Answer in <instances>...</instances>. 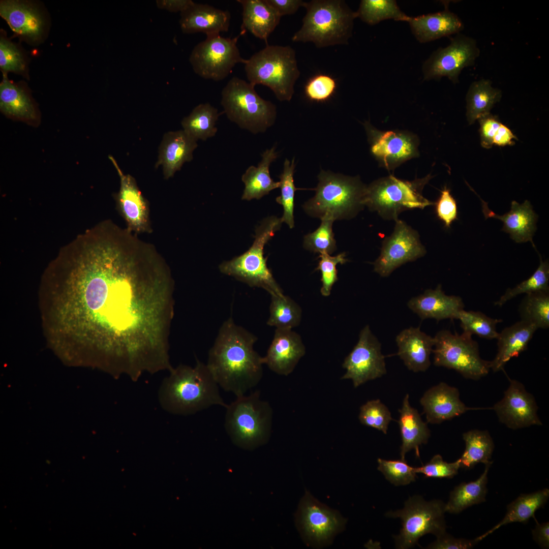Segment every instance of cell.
<instances>
[{"instance_id": "55", "label": "cell", "mask_w": 549, "mask_h": 549, "mask_svg": "<svg viewBox=\"0 0 549 549\" xmlns=\"http://www.w3.org/2000/svg\"><path fill=\"white\" fill-rule=\"evenodd\" d=\"M436 541L428 547L432 549H468L472 548L477 542L475 540L455 538L445 533L437 537Z\"/></svg>"}, {"instance_id": "11", "label": "cell", "mask_w": 549, "mask_h": 549, "mask_svg": "<svg viewBox=\"0 0 549 549\" xmlns=\"http://www.w3.org/2000/svg\"><path fill=\"white\" fill-rule=\"evenodd\" d=\"M434 364L453 369L464 378L479 380L489 373L490 361L482 359L477 342L472 335L463 332L452 333L448 330L439 331L434 337Z\"/></svg>"}, {"instance_id": "9", "label": "cell", "mask_w": 549, "mask_h": 549, "mask_svg": "<svg viewBox=\"0 0 549 549\" xmlns=\"http://www.w3.org/2000/svg\"><path fill=\"white\" fill-rule=\"evenodd\" d=\"M432 177L429 174L412 181L402 180L392 175L378 179L366 186L363 204L371 211H375L385 220L398 219L403 211L423 209L434 205L422 195L424 186Z\"/></svg>"}, {"instance_id": "43", "label": "cell", "mask_w": 549, "mask_h": 549, "mask_svg": "<svg viewBox=\"0 0 549 549\" xmlns=\"http://www.w3.org/2000/svg\"><path fill=\"white\" fill-rule=\"evenodd\" d=\"M295 167L294 159L291 161L285 159L283 172L279 176L281 194L276 199V202L283 207V214L281 218L282 222L285 223L291 229L294 227V195L297 190L294 183Z\"/></svg>"}, {"instance_id": "22", "label": "cell", "mask_w": 549, "mask_h": 549, "mask_svg": "<svg viewBox=\"0 0 549 549\" xmlns=\"http://www.w3.org/2000/svg\"><path fill=\"white\" fill-rule=\"evenodd\" d=\"M428 422L438 424L471 409L460 398L459 390L441 382L425 392L420 400Z\"/></svg>"}, {"instance_id": "36", "label": "cell", "mask_w": 549, "mask_h": 549, "mask_svg": "<svg viewBox=\"0 0 549 549\" xmlns=\"http://www.w3.org/2000/svg\"><path fill=\"white\" fill-rule=\"evenodd\" d=\"M502 97L500 89L494 87L489 79H481L473 82L466 95V116L470 124L490 113L494 105Z\"/></svg>"}, {"instance_id": "37", "label": "cell", "mask_w": 549, "mask_h": 549, "mask_svg": "<svg viewBox=\"0 0 549 549\" xmlns=\"http://www.w3.org/2000/svg\"><path fill=\"white\" fill-rule=\"evenodd\" d=\"M492 464L485 465L483 473L477 480L463 482L451 492L449 501L445 504V512L459 513L468 507L485 501L487 473Z\"/></svg>"}, {"instance_id": "21", "label": "cell", "mask_w": 549, "mask_h": 549, "mask_svg": "<svg viewBox=\"0 0 549 549\" xmlns=\"http://www.w3.org/2000/svg\"><path fill=\"white\" fill-rule=\"evenodd\" d=\"M300 336L291 329L276 328L272 342L263 357L264 364L276 373L287 376L304 355Z\"/></svg>"}, {"instance_id": "40", "label": "cell", "mask_w": 549, "mask_h": 549, "mask_svg": "<svg viewBox=\"0 0 549 549\" xmlns=\"http://www.w3.org/2000/svg\"><path fill=\"white\" fill-rule=\"evenodd\" d=\"M355 15L356 18L371 25L387 19L407 22L410 17L394 0H362Z\"/></svg>"}, {"instance_id": "3", "label": "cell", "mask_w": 549, "mask_h": 549, "mask_svg": "<svg viewBox=\"0 0 549 549\" xmlns=\"http://www.w3.org/2000/svg\"><path fill=\"white\" fill-rule=\"evenodd\" d=\"M169 371L158 392L160 404L167 412L188 415L214 405L227 407L206 364L197 360L194 367L180 364Z\"/></svg>"}, {"instance_id": "47", "label": "cell", "mask_w": 549, "mask_h": 549, "mask_svg": "<svg viewBox=\"0 0 549 549\" xmlns=\"http://www.w3.org/2000/svg\"><path fill=\"white\" fill-rule=\"evenodd\" d=\"M360 423L387 434L392 420L388 408L379 399L371 400L362 405L358 416Z\"/></svg>"}, {"instance_id": "16", "label": "cell", "mask_w": 549, "mask_h": 549, "mask_svg": "<svg viewBox=\"0 0 549 549\" xmlns=\"http://www.w3.org/2000/svg\"><path fill=\"white\" fill-rule=\"evenodd\" d=\"M395 221L392 233L383 240L380 254L374 263V271L382 277L426 253L418 232L399 219Z\"/></svg>"}, {"instance_id": "46", "label": "cell", "mask_w": 549, "mask_h": 549, "mask_svg": "<svg viewBox=\"0 0 549 549\" xmlns=\"http://www.w3.org/2000/svg\"><path fill=\"white\" fill-rule=\"evenodd\" d=\"M321 220L320 225L315 231L304 236L303 247L314 253L330 255L337 250L332 230L334 221L327 218Z\"/></svg>"}, {"instance_id": "49", "label": "cell", "mask_w": 549, "mask_h": 549, "mask_svg": "<svg viewBox=\"0 0 549 549\" xmlns=\"http://www.w3.org/2000/svg\"><path fill=\"white\" fill-rule=\"evenodd\" d=\"M316 270H320L321 273V281L322 287L320 292L324 296H328L334 283L338 280L337 265L343 264L348 260L346 258V253L343 252L338 255L331 256L327 254H321Z\"/></svg>"}, {"instance_id": "59", "label": "cell", "mask_w": 549, "mask_h": 549, "mask_svg": "<svg viewBox=\"0 0 549 549\" xmlns=\"http://www.w3.org/2000/svg\"><path fill=\"white\" fill-rule=\"evenodd\" d=\"M536 525L532 530L534 540L543 548L549 547V523L548 522L539 524L536 520Z\"/></svg>"}, {"instance_id": "52", "label": "cell", "mask_w": 549, "mask_h": 549, "mask_svg": "<svg viewBox=\"0 0 549 549\" xmlns=\"http://www.w3.org/2000/svg\"><path fill=\"white\" fill-rule=\"evenodd\" d=\"M336 87L335 80L331 77L326 75H319L314 77L307 83L305 87V93L311 100L323 101L331 97Z\"/></svg>"}, {"instance_id": "6", "label": "cell", "mask_w": 549, "mask_h": 549, "mask_svg": "<svg viewBox=\"0 0 549 549\" xmlns=\"http://www.w3.org/2000/svg\"><path fill=\"white\" fill-rule=\"evenodd\" d=\"M244 65L249 82L267 86L279 101L291 100L300 72L291 46L266 44Z\"/></svg>"}, {"instance_id": "4", "label": "cell", "mask_w": 549, "mask_h": 549, "mask_svg": "<svg viewBox=\"0 0 549 549\" xmlns=\"http://www.w3.org/2000/svg\"><path fill=\"white\" fill-rule=\"evenodd\" d=\"M303 7L306 14L293 41L312 42L318 48L348 43L356 17L344 1L312 0Z\"/></svg>"}, {"instance_id": "17", "label": "cell", "mask_w": 549, "mask_h": 549, "mask_svg": "<svg viewBox=\"0 0 549 549\" xmlns=\"http://www.w3.org/2000/svg\"><path fill=\"white\" fill-rule=\"evenodd\" d=\"M363 126L371 152L387 170H392L405 161L418 156L419 141L414 134L405 131H382L367 121Z\"/></svg>"}, {"instance_id": "48", "label": "cell", "mask_w": 549, "mask_h": 549, "mask_svg": "<svg viewBox=\"0 0 549 549\" xmlns=\"http://www.w3.org/2000/svg\"><path fill=\"white\" fill-rule=\"evenodd\" d=\"M378 469L386 479L396 486L405 485L415 480V468L409 466L405 460L378 459Z\"/></svg>"}, {"instance_id": "1", "label": "cell", "mask_w": 549, "mask_h": 549, "mask_svg": "<svg viewBox=\"0 0 549 549\" xmlns=\"http://www.w3.org/2000/svg\"><path fill=\"white\" fill-rule=\"evenodd\" d=\"M174 281L155 247L111 221L62 248L49 265L51 325L88 363L133 380L169 370Z\"/></svg>"}, {"instance_id": "45", "label": "cell", "mask_w": 549, "mask_h": 549, "mask_svg": "<svg viewBox=\"0 0 549 549\" xmlns=\"http://www.w3.org/2000/svg\"><path fill=\"white\" fill-rule=\"evenodd\" d=\"M540 257V264L536 270L528 279L522 282L515 287L508 289L500 299L495 303V306H502L508 300L521 294L549 290V263L548 260L543 261Z\"/></svg>"}, {"instance_id": "19", "label": "cell", "mask_w": 549, "mask_h": 549, "mask_svg": "<svg viewBox=\"0 0 549 549\" xmlns=\"http://www.w3.org/2000/svg\"><path fill=\"white\" fill-rule=\"evenodd\" d=\"M510 384L503 398L494 406L499 420L508 428L516 430L531 425H541L535 400L524 385L509 379Z\"/></svg>"}, {"instance_id": "15", "label": "cell", "mask_w": 549, "mask_h": 549, "mask_svg": "<svg viewBox=\"0 0 549 549\" xmlns=\"http://www.w3.org/2000/svg\"><path fill=\"white\" fill-rule=\"evenodd\" d=\"M346 373L342 379H350L354 387L380 378L386 373L381 345L368 325L360 331L358 342L342 365Z\"/></svg>"}, {"instance_id": "41", "label": "cell", "mask_w": 549, "mask_h": 549, "mask_svg": "<svg viewBox=\"0 0 549 549\" xmlns=\"http://www.w3.org/2000/svg\"><path fill=\"white\" fill-rule=\"evenodd\" d=\"M269 317L267 324L279 329H292L301 319V309L292 299L284 294L271 295Z\"/></svg>"}, {"instance_id": "35", "label": "cell", "mask_w": 549, "mask_h": 549, "mask_svg": "<svg viewBox=\"0 0 549 549\" xmlns=\"http://www.w3.org/2000/svg\"><path fill=\"white\" fill-rule=\"evenodd\" d=\"M549 497V490L544 489L528 494H522L510 503L507 507L504 517L496 526L484 534L475 539L477 542L501 526L514 522L526 523L535 511L542 507Z\"/></svg>"}, {"instance_id": "23", "label": "cell", "mask_w": 549, "mask_h": 549, "mask_svg": "<svg viewBox=\"0 0 549 549\" xmlns=\"http://www.w3.org/2000/svg\"><path fill=\"white\" fill-rule=\"evenodd\" d=\"M230 19L231 15L228 11L194 2L180 13L179 24L184 34L203 33L209 36L228 32Z\"/></svg>"}, {"instance_id": "26", "label": "cell", "mask_w": 549, "mask_h": 549, "mask_svg": "<svg viewBox=\"0 0 549 549\" xmlns=\"http://www.w3.org/2000/svg\"><path fill=\"white\" fill-rule=\"evenodd\" d=\"M398 355L405 365L414 372H424L431 365L430 355L435 344L434 337L422 332L419 327H410L396 337Z\"/></svg>"}, {"instance_id": "33", "label": "cell", "mask_w": 549, "mask_h": 549, "mask_svg": "<svg viewBox=\"0 0 549 549\" xmlns=\"http://www.w3.org/2000/svg\"><path fill=\"white\" fill-rule=\"evenodd\" d=\"M237 1L242 8L241 31L248 30L268 44V38L279 24L281 17L265 0Z\"/></svg>"}, {"instance_id": "14", "label": "cell", "mask_w": 549, "mask_h": 549, "mask_svg": "<svg viewBox=\"0 0 549 549\" xmlns=\"http://www.w3.org/2000/svg\"><path fill=\"white\" fill-rule=\"evenodd\" d=\"M449 38L447 46L438 48L423 63L424 80H439L446 77L456 84L462 70L474 65L480 54L476 41L461 33Z\"/></svg>"}, {"instance_id": "39", "label": "cell", "mask_w": 549, "mask_h": 549, "mask_svg": "<svg viewBox=\"0 0 549 549\" xmlns=\"http://www.w3.org/2000/svg\"><path fill=\"white\" fill-rule=\"evenodd\" d=\"M463 438L465 449L460 459L461 468L470 469L477 464L492 463L490 460L494 449V444L486 431L472 430L464 433Z\"/></svg>"}, {"instance_id": "27", "label": "cell", "mask_w": 549, "mask_h": 549, "mask_svg": "<svg viewBox=\"0 0 549 549\" xmlns=\"http://www.w3.org/2000/svg\"><path fill=\"white\" fill-rule=\"evenodd\" d=\"M0 15L18 36L31 41H38L44 29V21L39 10L29 3L3 1Z\"/></svg>"}, {"instance_id": "12", "label": "cell", "mask_w": 549, "mask_h": 549, "mask_svg": "<svg viewBox=\"0 0 549 549\" xmlns=\"http://www.w3.org/2000/svg\"><path fill=\"white\" fill-rule=\"evenodd\" d=\"M445 506L440 500L428 502L421 496H414L405 502L403 509L388 512L387 516L402 520L400 534L394 537L396 547L409 548L428 533L438 537L445 533Z\"/></svg>"}, {"instance_id": "29", "label": "cell", "mask_w": 549, "mask_h": 549, "mask_svg": "<svg viewBox=\"0 0 549 549\" xmlns=\"http://www.w3.org/2000/svg\"><path fill=\"white\" fill-rule=\"evenodd\" d=\"M480 199L485 219L494 218L502 221L504 224L502 230L509 233L512 239L517 243L531 241L535 248L532 237L536 230L538 216L528 200H525L522 204L512 201L510 210L500 216L490 210L487 203Z\"/></svg>"}, {"instance_id": "20", "label": "cell", "mask_w": 549, "mask_h": 549, "mask_svg": "<svg viewBox=\"0 0 549 549\" xmlns=\"http://www.w3.org/2000/svg\"><path fill=\"white\" fill-rule=\"evenodd\" d=\"M113 163L120 178V188L115 195L118 209L127 225V229L134 233L150 232L148 203L139 190L135 179L125 174L111 156Z\"/></svg>"}, {"instance_id": "28", "label": "cell", "mask_w": 549, "mask_h": 549, "mask_svg": "<svg viewBox=\"0 0 549 549\" xmlns=\"http://www.w3.org/2000/svg\"><path fill=\"white\" fill-rule=\"evenodd\" d=\"M0 108L6 116L36 126L40 122L37 105L27 89L9 80L3 73L0 84Z\"/></svg>"}, {"instance_id": "44", "label": "cell", "mask_w": 549, "mask_h": 549, "mask_svg": "<svg viewBox=\"0 0 549 549\" xmlns=\"http://www.w3.org/2000/svg\"><path fill=\"white\" fill-rule=\"evenodd\" d=\"M456 319L460 321L463 332L489 340L497 339L499 333L496 326L502 322L501 319L491 318L482 312L464 309L459 312Z\"/></svg>"}, {"instance_id": "5", "label": "cell", "mask_w": 549, "mask_h": 549, "mask_svg": "<svg viewBox=\"0 0 549 549\" xmlns=\"http://www.w3.org/2000/svg\"><path fill=\"white\" fill-rule=\"evenodd\" d=\"M314 196L302 207L309 216L334 221L350 219L362 210L366 187L358 177L321 170Z\"/></svg>"}, {"instance_id": "56", "label": "cell", "mask_w": 549, "mask_h": 549, "mask_svg": "<svg viewBox=\"0 0 549 549\" xmlns=\"http://www.w3.org/2000/svg\"><path fill=\"white\" fill-rule=\"evenodd\" d=\"M266 2L282 17L295 13L300 7H303L302 0H265Z\"/></svg>"}, {"instance_id": "25", "label": "cell", "mask_w": 549, "mask_h": 549, "mask_svg": "<svg viewBox=\"0 0 549 549\" xmlns=\"http://www.w3.org/2000/svg\"><path fill=\"white\" fill-rule=\"evenodd\" d=\"M407 306L422 319L432 318L438 321L446 319H456L465 305L461 297L445 294L441 285H439L435 289H427L423 293L411 298Z\"/></svg>"}, {"instance_id": "31", "label": "cell", "mask_w": 549, "mask_h": 549, "mask_svg": "<svg viewBox=\"0 0 549 549\" xmlns=\"http://www.w3.org/2000/svg\"><path fill=\"white\" fill-rule=\"evenodd\" d=\"M537 329L534 324L522 320L503 329L497 338L498 352L490 361L491 369L494 372L503 370L511 358L527 349Z\"/></svg>"}, {"instance_id": "38", "label": "cell", "mask_w": 549, "mask_h": 549, "mask_svg": "<svg viewBox=\"0 0 549 549\" xmlns=\"http://www.w3.org/2000/svg\"><path fill=\"white\" fill-rule=\"evenodd\" d=\"M222 113L209 103L199 104L182 120L183 130L197 141H205L216 135V123Z\"/></svg>"}, {"instance_id": "34", "label": "cell", "mask_w": 549, "mask_h": 549, "mask_svg": "<svg viewBox=\"0 0 549 549\" xmlns=\"http://www.w3.org/2000/svg\"><path fill=\"white\" fill-rule=\"evenodd\" d=\"M261 157L257 167L250 166L242 175L241 179L245 185L241 197L242 200L260 199L271 191L280 188V182L274 181L269 173L271 163L278 157L276 145L267 149Z\"/></svg>"}, {"instance_id": "54", "label": "cell", "mask_w": 549, "mask_h": 549, "mask_svg": "<svg viewBox=\"0 0 549 549\" xmlns=\"http://www.w3.org/2000/svg\"><path fill=\"white\" fill-rule=\"evenodd\" d=\"M480 123L479 132L481 138V144L486 149L493 146V139L498 130L501 123L498 117L490 113L478 119Z\"/></svg>"}, {"instance_id": "50", "label": "cell", "mask_w": 549, "mask_h": 549, "mask_svg": "<svg viewBox=\"0 0 549 549\" xmlns=\"http://www.w3.org/2000/svg\"><path fill=\"white\" fill-rule=\"evenodd\" d=\"M0 67L3 73L12 72L26 74V66L21 50L9 39L1 36L0 40Z\"/></svg>"}, {"instance_id": "30", "label": "cell", "mask_w": 549, "mask_h": 549, "mask_svg": "<svg viewBox=\"0 0 549 549\" xmlns=\"http://www.w3.org/2000/svg\"><path fill=\"white\" fill-rule=\"evenodd\" d=\"M197 146V140L183 130L168 132L161 144L156 167L162 165L164 177L169 178L185 162L193 159V151Z\"/></svg>"}, {"instance_id": "58", "label": "cell", "mask_w": 549, "mask_h": 549, "mask_svg": "<svg viewBox=\"0 0 549 549\" xmlns=\"http://www.w3.org/2000/svg\"><path fill=\"white\" fill-rule=\"evenodd\" d=\"M517 139L511 131L506 126L501 124L493 139V144L499 146L513 145V139Z\"/></svg>"}, {"instance_id": "2", "label": "cell", "mask_w": 549, "mask_h": 549, "mask_svg": "<svg viewBox=\"0 0 549 549\" xmlns=\"http://www.w3.org/2000/svg\"><path fill=\"white\" fill-rule=\"evenodd\" d=\"M257 339L229 318L209 350L206 364L210 374L219 386L236 396L244 395L262 378L264 359L254 349Z\"/></svg>"}, {"instance_id": "24", "label": "cell", "mask_w": 549, "mask_h": 549, "mask_svg": "<svg viewBox=\"0 0 549 549\" xmlns=\"http://www.w3.org/2000/svg\"><path fill=\"white\" fill-rule=\"evenodd\" d=\"M407 22L416 40L421 43L433 41L442 37H450L464 28L461 18L448 9L445 3L444 10L416 17H410Z\"/></svg>"}, {"instance_id": "13", "label": "cell", "mask_w": 549, "mask_h": 549, "mask_svg": "<svg viewBox=\"0 0 549 549\" xmlns=\"http://www.w3.org/2000/svg\"><path fill=\"white\" fill-rule=\"evenodd\" d=\"M245 33L241 31L233 38L220 35L206 36L190 55L194 72L204 79L219 81L226 78L236 64H245L247 59L241 56L237 45L238 39Z\"/></svg>"}, {"instance_id": "57", "label": "cell", "mask_w": 549, "mask_h": 549, "mask_svg": "<svg viewBox=\"0 0 549 549\" xmlns=\"http://www.w3.org/2000/svg\"><path fill=\"white\" fill-rule=\"evenodd\" d=\"M156 3L160 9L181 13L192 5L194 2L192 0H158Z\"/></svg>"}, {"instance_id": "51", "label": "cell", "mask_w": 549, "mask_h": 549, "mask_svg": "<svg viewBox=\"0 0 549 549\" xmlns=\"http://www.w3.org/2000/svg\"><path fill=\"white\" fill-rule=\"evenodd\" d=\"M460 468L459 459L453 463H447L443 461L441 455L436 454L424 465L415 468V471L423 474L425 477L451 478L458 474Z\"/></svg>"}, {"instance_id": "18", "label": "cell", "mask_w": 549, "mask_h": 549, "mask_svg": "<svg viewBox=\"0 0 549 549\" xmlns=\"http://www.w3.org/2000/svg\"><path fill=\"white\" fill-rule=\"evenodd\" d=\"M299 523L305 538L317 545L325 544L344 527L345 520L337 511L320 503L309 494L299 507Z\"/></svg>"}, {"instance_id": "32", "label": "cell", "mask_w": 549, "mask_h": 549, "mask_svg": "<svg viewBox=\"0 0 549 549\" xmlns=\"http://www.w3.org/2000/svg\"><path fill=\"white\" fill-rule=\"evenodd\" d=\"M399 411L398 422L402 441L400 447L401 460H405L406 454L411 450H414L416 456L419 458V446L427 443L430 431L417 409L410 405L408 394L404 398Z\"/></svg>"}, {"instance_id": "8", "label": "cell", "mask_w": 549, "mask_h": 549, "mask_svg": "<svg viewBox=\"0 0 549 549\" xmlns=\"http://www.w3.org/2000/svg\"><path fill=\"white\" fill-rule=\"evenodd\" d=\"M281 218L270 216L264 219L257 227L255 240L245 253L219 265L220 271L247 284L251 287L261 288L270 295H283V292L267 266V257L264 256L266 243L280 230Z\"/></svg>"}, {"instance_id": "42", "label": "cell", "mask_w": 549, "mask_h": 549, "mask_svg": "<svg viewBox=\"0 0 549 549\" xmlns=\"http://www.w3.org/2000/svg\"><path fill=\"white\" fill-rule=\"evenodd\" d=\"M522 320L538 328L549 327V290L526 294L518 308Z\"/></svg>"}, {"instance_id": "7", "label": "cell", "mask_w": 549, "mask_h": 549, "mask_svg": "<svg viewBox=\"0 0 549 549\" xmlns=\"http://www.w3.org/2000/svg\"><path fill=\"white\" fill-rule=\"evenodd\" d=\"M225 408V428L237 446L252 450L265 444L270 436L272 410L260 399L256 391L248 395L236 396Z\"/></svg>"}, {"instance_id": "10", "label": "cell", "mask_w": 549, "mask_h": 549, "mask_svg": "<svg viewBox=\"0 0 549 549\" xmlns=\"http://www.w3.org/2000/svg\"><path fill=\"white\" fill-rule=\"evenodd\" d=\"M221 104L227 118L253 134L264 132L274 123L276 105L262 98L255 85L237 77L223 88Z\"/></svg>"}, {"instance_id": "53", "label": "cell", "mask_w": 549, "mask_h": 549, "mask_svg": "<svg viewBox=\"0 0 549 549\" xmlns=\"http://www.w3.org/2000/svg\"><path fill=\"white\" fill-rule=\"evenodd\" d=\"M435 204L438 218L444 223L445 227L449 228L451 223L458 219V207L455 200L446 187L441 191V195Z\"/></svg>"}]
</instances>
